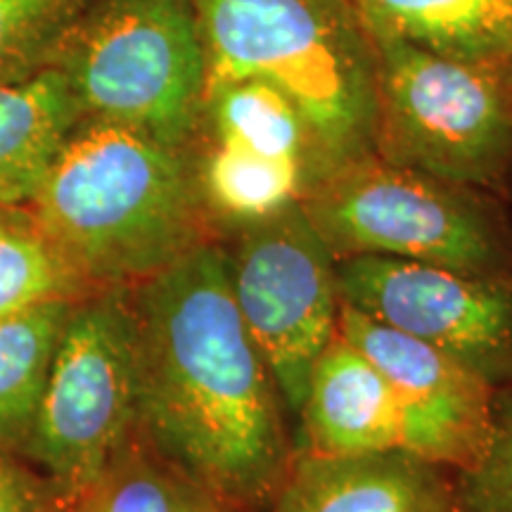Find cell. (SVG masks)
Returning a JSON list of instances; mask_svg holds the SVG:
<instances>
[{
  "mask_svg": "<svg viewBox=\"0 0 512 512\" xmlns=\"http://www.w3.org/2000/svg\"><path fill=\"white\" fill-rule=\"evenodd\" d=\"M128 292L138 437L226 505L273 498L292 460L285 406L242 323L226 249L202 242Z\"/></svg>",
  "mask_w": 512,
  "mask_h": 512,
  "instance_id": "6da1fadb",
  "label": "cell"
},
{
  "mask_svg": "<svg viewBox=\"0 0 512 512\" xmlns=\"http://www.w3.org/2000/svg\"><path fill=\"white\" fill-rule=\"evenodd\" d=\"M91 290L133 287L202 245L192 147L83 117L31 204Z\"/></svg>",
  "mask_w": 512,
  "mask_h": 512,
  "instance_id": "7a4b0ae2",
  "label": "cell"
},
{
  "mask_svg": "<svg viewBox=\"0 0 512 512\" xmlns=\"http://www.w3.org/2000/svg\"><path fill=\"white\" fill-rule=\"evenodd\" d=\"M207 88L261 79L316 133L330 174L373 152L375 57L344 0H197Z\"/></svg>",
  "mask_w": 512,
  "mask_h": 512,
  "instance_id": "3957f363",
  "label": "cell"
},
{
  "mask_svg": "<svg viewBox=\"0 0 512 512\" xmlns=\"http://www.w3.org/2000/svg\"><path fill=\"white\" fill-rule=\"evenodd\" d=\"M83 117L192 147L207 91L197 0H86L53 57Z\"/></svg>",
  "mask_w": 512,
  "mask_h": 512,
  "instance_id": "277c9868",
  "label": "cell"
},
{
  "mask_svg": "<svg viewBox=\"0 0 512 512\" xmlns=\"http://www.w3.org/2000/svg\"><path fill=\"white\" fill-rule=\"evenodd\" d=\"M370 43L375 155L503 197L512 188V60L439 55L389 36Z\"/></svg>",
  "mask_w": 512,
  "mask_h": 512,
  "instance_id": "5b68a950",
  "label": "cell"
},
{
  "mask_svg": "<svg viewBox=\"0 0 512 512\" xmlns=\"http://www.w3.org/2000/svg\"><path fill=\"white\" fill-rule=\"evenodd\" d=\"M302 207L337 259L394 256L512 278V221L501 197L384 162L375 152L313 185Z\"/></svg>",
  "mask_w": 512,
  "mask_h": 512,
  "instance_id": "8992f818",
  "label": "cell"
},
{
  "mask_svg": "<svg viewBox=\"0 0 512 512\" xmlns=\"http://www.w3.org/2000/svg\"><path fill=\"white\" fill-rule=\"evenodd\" d=\"M138 434L136 323L128 287L76 299L64 320L53 368L22 456L60 503L100 482Z\"/></svg>",
  "mask_w": 512,
  "mask_h": 512,
  "instance_id": "52a82bcc",
  "label": "cell"
},
{
  "mask_svg": "<svg viewBox=\"0 0 512 512\" xmlns=\"http://www.w3.org/2000/svg\"><path fill=\"white\" fill-rule=\"evenodd\" d=\"M226 264L242 323L299 420L311 370L339 330L337 256L299 202L238 228Z\"/></svg>",
  "mask_w": 512,
  "mask_h": 512,
  "instance_id": "ba28073f",
  "label": "cell"
},
{
  "mask_svg": "<svg viewBox=\"0 0 512 512\" xmlns=\"http://www.w3.org/2000/svg\"><path fill=\"white\" fill-rule=\"evenodd\" d=\"M342 304L456 358L494 387L512 384V278L394 259H337Z\"/></svg>",
  "mask_w": 512,
  "mask_h": 512,
  "instance_id": "9c48e42d",
  "label": "cell"
},
{
  "mask_svg": "<svg viewBox=\"0 0 512 512\" xmlns=\"http://www.w3.org/2000/svg\"><path fill=\"white\" fill-rule=\"evenodd\" d=\"M339 335L392 384L403 408V451L458 470L484 446L494 384L444 351L342 304Z\"/></svg>",
  "mask_w": 512,
  "mask_h": 512,
  "instance_id": "30bf717a",
  "label": "cell"
},
{
  "mask_svg": "<svg viewBox=\"0 0 512 512\" xmlns=\"http://www.w3.org/2000/svg\"><path fill=\"white\" fill-rule=\"evenodd\" d=\"M273 512H451V479L406 451H302L275 491Z\"/></svg>",
  "mask_w": 512,
  "mask_h": 512,
  "instance_id": "8fae6325",
  "label": "cell"
},
{
  "mask_svg": "<svg viewBox=\"0 0 512 512\" xmlns=\"http://www.w3.org/2000/svg\"><path fill=\"white\" fill-rule=\"evenodd\" d=\"M299 422L304 451H403V408L392 384L339 330L311 370Z\"/></svg>",
  "mask_w": 512,
  "mask_h": 512,
  "instance_id": "7c38bea8",
  "label": "cell"
},
{
  "mask_svg": "<svg viewBox=\"0 0 512 512\" xmlns=\"http://www.w3.org/2000/svg\"><path fill=\"white\" fill-rule=\"evenodd\" d=\"M83 119L57 67L0 81V207H31Z\"/></svg>",
  "mask_w": 512,
  "mask_h": 512,
  "instance_id": "4fadbf2b",
  "label": "cell"
},
{
  "mask_svg": "<svg viewBox=\"0 0 512 512\" xmlns=\"http://www.w3.org/2000/svg\"><path fill=\"white\" fill-rule=\"evenodd\" d=\"M370 36L430 53L512 60V0H344Z\"/></svg>",
  "mask_w": 512,
  "mask_h": 512,
  "instance_id": "5bb4252c",
  "label": "cell"
},
{
  "mask_svg": "<svg viewBox=\"0 0 512 512\" xmlns=\"http://www.w3.org/2000/svg\"><path fill=\"white\" fill-rule=\"evenodd\" d=\"M197 138L290 159L306 166L316 183L330 174L316 133L299 107L261 79H235L209 86L204 91Z\"/></svg>",
  "mask_w": 512,
  "mask_h": 512,
  "instance_id": "9a60e30c",
  "label": "cell"
},
{
  "mask_svg": "<svg viewBox=\"0 0 512 512\" xmlns=\"http://www.w3.org/2000/svg\"><path fill=\"white\" fill-rule=\"evenodd\" d=\"M202 140L192 145L197 188L207 216L242 228L294 207L316 181L309 169L245 147Z\"/></svg>",
  "mask_w": 512,
  "mask_h": 512,
  "instance_id": "2e32d148",
  "label": "cell"
},
{
  "mask_svg": "<svg viewBox=\"0 0 512 512\" xmlns=\"http://www.w3.org/2000/svg\"><path fill=\"white\" fill-rule=\"evenodd\" d=\"M74 302L57 299L0 318V448L17 456L34 425Z\"/></svg>",
  "mask_w": 512,
  "mask_h": 512,
  "instance_id": "e0dca14e",
  "label": "cell"
},
{
  "mask_svg": "<svg viewBox=\"0 0 512 512\" xmlns=\"http://www.w3.org/2000/svg\"><path fill=\"white\" fill-rule=\"evenodd\" d=\"M93 292L31 207H0V318Z\"/></svg>",
  "mask_w": 512,
  "mask_h": 512,
  "instance_id": "ac0fdd59",
  "label": "cell"
},
{
  "mask_svg": "<svg viewBox=\"0 0 512 512\" xmlns=\"http://www.w3.org/2000/svg\"><path fill=\"white\" fill-rule=\"evenodd\" d=\"M86 512H226L228 505L133 437L81 498Z\"/></svg>",
  "mask_w": 512,
  "mask_h": 512,
  "instance_id": "d6986e66",
  "label": "cell"
},
{
  "mask_svg": "<svg viewBox=\"0 0 512 512\" xmlns=\"http://www.w3.org/2000/svg\"><path fill=\"white\" fill-rule=\"evenodd\" d=\"M86 0H0V81L53 67L64 31Z\"/></svg>",
  "mask_w": 512,
  "mask_h": 512,
  "instance_id": "ffe728a7",
  "label": "cell"
},
{
  "mask_svg": "<svg viewBox=\"0 0 512 512\" xmlns=\"http://www.w3.org/2000/svg\"><path fill=\"white\" fill-rule=\"evenodd\" d=\"M451 512H512V384L496 389L484 446L453 470Z\"/></svg>",
  "mask_w": 512,
  "mask_h": 512,
  "instance_id": "44dd1931",
  "label": "cell"
},
{
  "mask_svg": "<svg viewBox=\"0 0 512 512\" xmlns=\"http://www.w3.org/2000/svg\"><path fill=\"white\" fill-rule=\"evenodd\" d=\"M57 503L50 484L17 453L0 448V512H48Z\"/></svg>",
  "mask_w": 512,
  "mask_h": 512,
  "instance_id": "7402d4cb",
  "label": "cell"
},
{
  "mask_svg": "<svg viewBox=\"0 0 512 512\" xmlns=\"http://www.w3.org/2000/svg\"><path fill=\"white\" fill-rule=\"evenodd\" d=\"M48 512H86V510H83L81 501H76V503H60V501H57Z\"/></svg>",
  "mask_w": 512,
  "mask_h": 512,
  "instance_id": "603a6c76",
  "label": "cell"
}]
</instances>
